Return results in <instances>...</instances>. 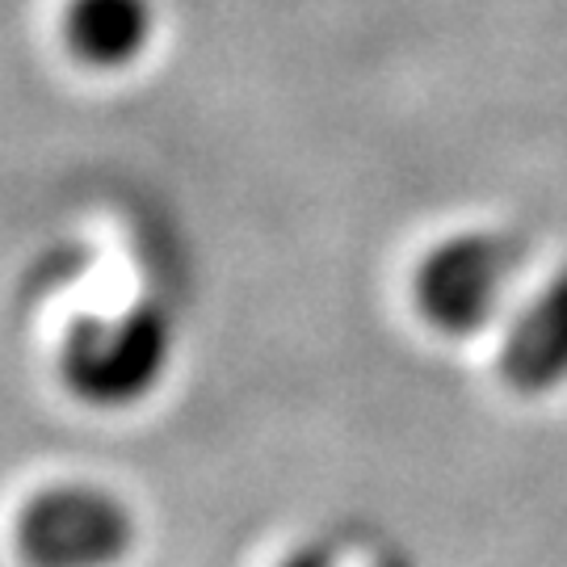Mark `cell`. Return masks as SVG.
<instances>
[{
	"instance_id": "cell-1",
	"label": "cell",
	"mask_w": 567,
	"mask_h": 567,
	"mask_svg": "<svg viewBox=\"0 0 567 567\" xmlns=\"http://www.w3.org/2000/svg\"><path fill=\"white\" fill-rule=\"evenodd\" d=\"M168 365V320L156 307H131L114 320H81L63 341V379L89 404L143 400Z\"/></svg>"
},
{
	"instance_id": "cell-2",
	"label": "cell",
	"mask_w": 567,
	"mask_h": 567,
	"mask_svg": "<svg viewBox=\"0 0 567 567\" xmlns=\"http://www.w3.org/2000/svg\"><path fill=\"white\" fill-rule=\"evenodd\" d=\"M522 248L505 236H458L433 248L416 274V303L442 332H480L517 278Z\"/></svg>"
},
{
	"instance_id": "cell-3",
	"label": "cell",
	"mask_w": 567,
	"mask_h": 567,
	"mask_svg": "<svg viewBox=\"0 0 567 567\" xmlns=\"http://www.w3.org/2000/svg\"><path fill=\"white\" fill-rule=\"evenodd\" d=\"M18 538L34 567H110L131 547V513L97 487H51L25 505Z\"/></svg>"
},
{
	"instance_id": "cell-4",
	"label": "cell",
	"mask_w": 567,
	"mask_h": 567,
	"mask_svg": "<svg viewBox=\"0 0 567 567\" xmlns=\"http://www.w3.org/2000/svg\"><path fill=\"white\" fill-rule=\"evenodd\" d=\"M501 374L526 395L567 383V269L508 328Z\"/></svg>"
},
{
	"instance_id": "cell-5",
	"label": "cell",
	"mask_w": 567,
	"mask_h": 567,
	"mask_svg": "<svg viewBox=\"0 0 567 567\" xmlns=\"http://www.w3.org/2000/svg\"><path fill=\"white\" fill-rule=\"evenodd\" d=\"M152 0H72L68 42L81 60L122 68L152 39Z\"/></svg>"
},
{
	"instance_id": "cell-6",
	"label": "cell",
	"mask_w": 567,
	"mask_h": 567,
	"mask_svg": "<svg viewBox=\"0 0 567 567\" xmlns=\"http://www.w3.org/2000/svg\"><path fill=\"white\" fill-rule=\"evenodd\" d=\"M282 567H332V564H328V550L307 547V550H299V555H290Z\"/></svg>"
}]
</instances>
